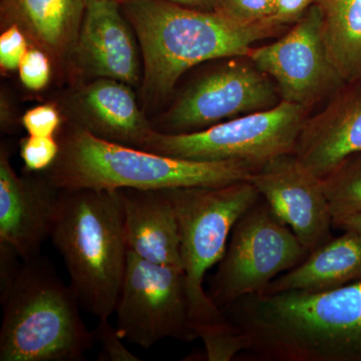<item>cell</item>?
Here are the masks:
<instances>
[{
  "label": "cell",
  "mask_w": 361,
  "mask_h": 361,
  "mask_svg": "<svg viewBox=\"0 0 361 361\" xmlns=\"http://www.w3.org/2000/svg\"><path fill=\"white\" fill-rule=\"evenodd\" d=\"M122 6L141 45L144 99L153 104L166 99L193 66L215 59L248 58L252 45L283 26L273 20L241 23L219 11L165 0H133Z\"/></svg>",
  "instance_id": "6da1fadb"
},
{
  "label": "cell",
  "mask_w": 361,
  "mask_h": 361,
  "mask_svg": "<svg viewBox=\"0 0 361 361\" xmlns=\"http://www.w3.org/2000/svg\"><path fill=\"white\" fill-rule=\"evenodd\" d=\"M47 179L56 189L172 190L250 180L257 169L237 161H201L160 155L77 127L61 142Z\"/></svg>",
  "instance_id": "7a4b0ae2"
},
{
  "label": "cell",
  "mask_w": 361,
  "mask_h": 361,
  "mask_svg": "<svg viewBox=\"0 0 361 361\" xmlns=\"http://www.w3.org/2000/svg\"><path fill=\"white\" fill-rule=\"evenodd\" d=\"M51 238L80 306L99 319H110L128 259L118 191L61 190Z\"/></svg>",
  "instance_id": "3957f363"
},
{
  "label": "cell",
  "mask_w": 361,
  "mask_h": 361,
  "mask_svg": "<svg viewBox=\"0 0 361 361\" xmlns=\"http://www.w3.org/2000/svg\"><path fill=\"white\" fill-rule=\"evenodd\" d=\"M0 300L1 361L84 360L96 342L71 285L39 255L23 259Z\"/></svg>",
  "instance_id": "277c9868"
},
{
  "label": "cell",
  "mask_w": 361,
  "mask_h": 361,
  "mask_svg": "<svg viewBox=\"0 0 361 361\" xmlns=\"http://www.w3.org/2000/svg\"><path fill=\"white\" fill-rule=\"evenodd\" d=\"M169 193L179 223L182 268L195 327L206 349L217 348L234 338L237 330L206 293L204 279L224 257L237 221L261 196L251 180L180 188Z\"/></svg>",
  "instance_id": "5b68a950"
},
{
  "label": "cell",
  "mask_w": 361,
  "mask_h": 361,
  "mask_svg": "<svg viewBox=\"0 0 361 361\" xmlns=\"http://www.w3.org/2000/svg\"><path fill=\"white\" fill-rule=\"evenodd\" d=\"M306 108L281 101L198 132L165 134L154 130L141 149L160 155L201 161H237L254 168L293 154L306 121Z\"/></svg>",
  "instance_id": "8992f818"
},
{
  "label": "cell",
  "mask_w": 361,
  "mask_h": 361,
  "mask_svg": "<svg viewBox=\"0 0 361 361\" xmlns=\"http://www.w3.org/2000/svg\"><path fill=\"white\" fill-rule=\"evenodd\" d=\"M310 255L288 226L259 200L237 221L209 296L221 310L238 299L261 294L278 275Z\"/></svg>",
  "instance_id": "52a82bcc"
},
{
  "label": "cell",
  "mask_w": 361,
  "mask_h": 361,
  "mask_svg": "<svg viewBox=\"0 0 361 361\" xmlns=\"http://www.w3.org/2000/svg\"><path fill=\"white\" fill-rule=\"evenodd\" d=\"M115 313L120 336L145 349L166 338H199L182 268L155 264L129 251Z\"/></svg>",
  "instance_id": "ba28073f"
},
{
  "label": "cell",
  "mask_w": 361,
  "mask_h": 361,
  "mask_svg": "<svg viewBox=\"0 0 361 361\" xmlns=\"http://www.w3.org/2000/svg\"><path fill=\"white\" fill-rule=\"evenodd\" d=\"M280 103V102H279ZM276 87L249 59H234L202 75L177 99L165 118L169 132H198L277 106Z\"/></svg>",
  "instance_id": "9c48e42d"
},
{
  "label": "cell",
  "mask_w": 361,
  "mask_h": 361,
  "mask_svg": "<svg viewBox=\"0 0 361 361\" xmlns=\"http://www.w3.org/2000/svg\"><path fill=\"white\" fill-rule=\"evenodd\" d=\"M248 59L276 82L282 101L306 109L329 90L346 84L327 54L322 9L316 4L283 37L252 49Z\"/></svg>",
  "instance_id": "30bf717a"
},
{
  "label": "cell",
  "mask_w": 361,
  "mask_h": 361,
  "mask_svg": "<svg viewBox=\"0 0 361 361\" xmlns=\"http://www.w3.org/2000/svg\"><path fill=\"white\" fill-rule=\"evenodd\" d=\"M250 180L278 219L290 228L310 253L330 240L334 218L323 180L294 154L267 161Z\"/></svg>",
  "instance_id": "8fae6325"
},
{
  "label": "cell",
  "mask_w": 361,
  "mask_h": 361,
  "mask_svg": "<svg viewBox=\"0 0 361 361\" xmlns=\"http://www.w3.org/2000/svg\"><path fill=\"white\" fill-rule=\"evenodd\" d=\"M61 190L49 179L20 177L4 147L0 154V242L13 246L21 259L39 255L51 237Z\"/></svg>",
  "instance_id": "7c38bea8"
},
{
  "label": "cell",
  "mask_w": 361,
  "mask_h": 361,
  "mask_svg": "<svg viewBox=\"0 0 361 361\" xmlns=\"http://www.w3.org/2000/svg\"><path fill=\"white\" fill-rule=\"evenodd\" d=\"M349 85L319 115L305 121L293 153L322 179L361 153V80Z\"/></svg>",
  "instance_id": "4fadbf2b"
},
{
  "label": "cell",
  "mask_w": 361,
  "mask_h": 361,
  "mask_svg": "<svg viewBox=\"0 0 361 361\" xmlns=\"http://www.w3.org/2000/svg\"><path fill=\"white\" fill-rule=\"evenodd\" d=\"M73 51L80 65L94 77L129 85L139 82L137 47L115 0L87 6Z\"/></svg>",
  "instance_id": "5bb4252c"
},
{
  "label": "cell",
  "mask_w": 361,
  "mask_h": 361,
  "mask_svg": "<svg viewBox=\"0 0 361 361\" xmlns=\"http://www.w3.org/2000/svg\"><path fill=\"white\" fill-rule=\"evenodd\" d=\"M118 193L128 251L155 264L182 268L179 223L169 190Z\"/></svg>",
  "instance_id": "9a60e30c"
},
{
  "label": "cell",
  "mask_w": 361,
  "mask_h": 361,
  "mask_svg": "<svg viewBox=\"0 0 361 361\" xmlns=\"http://www.w3.org/2000/svg\"><path fill=\"white\" fill-rule=\"evenodd\" d=\"M84 126L97 137L141 149L153 128L142 116L130 85L99 78L78 94Z\"/></svg>",
  "instance_id": "2e32d148"
},
{
  "label": "cell",
  "mask_w": 361,
  "mask_h": 361,
  "mask_svg": "<svg viewBox=\"0 0 361 361\" xmlns=\"http://www.w3.org/2000/svg\"><path fill=\"white\" fill-rule=\"evenodd\" d=\"M85 8V0H1V18L47 54L63 58L75 49Z\"/></svg>",
  "instance_id": "e0dca14e"
},
{
  "label": "cell",
  "mask_w": 361,
  "mask_h": 361,
  "mask_svg": "<svg viewBox=\"0 0 361 361\" xmlns=\"http://www.w3.org/2000/svg\"><path fill=\"white\" fill-rule=\"evenodd\" d=\"M361 280V237L350 231L311 252L300 264L277 277L262 293L324 292Z\"/></svg>",
  "instance_id": "ac0fdd59"
},
{
  "label": "cell",
  "mask_w": 361,
  "mask_h": 361,
  "mask_svg": "<svg viewBox=\"0 0 361 361\" xmlns=\"http://www.w3.org/2000/svg\"><path fill=\"white\" fill-rule=\"evenodd\" d=\"M331 63L346 84L361 80V0H315Z\"/></svg>",
  "instance_id": "d6986e66"
},
{
  "label": "cell",
  "mask_w": 361,
  "mask_h": 361,
  "mask_svg": "<svg viewBox=\"0 0 361 361\" xmlns=\"http://www.w3.org/2000/svg\"><path fill=\"white\" fill-rule=\"evenodd\" d=\"M322 180L334 220L361 214V153Z\"/></svg>",
  "instance_id": "ffe728a7"
},
{
  "label": "cell",
  "mask_w": 361,
  "mask_h": 361,
  "mask_svg": "<svg viewBox=\"0 0 361 361\" xmlns=\"http://www.w3.org/2000/svg\"><path fill=\"white\" fill-rule=\"evenodd\" d=\"M61 145L54 137L30 135L21 140L20 156L26 170L39 172L54 165L58 159Z\"/></svg>",
  "instance_id": "44dd1931"
},
{
  "label": "cell",
  "mask_w": 361,
  "mask_h": 361,
  "mask_svg": "<svg viewBox=\"0 0 361 361\" xmlns=\"http://www.w3.org/2000/svg\"><path fill=\"white\" fill-rule=\"evenodd\" d=\"M215 11L241 23H261L273 20L274 0H220Z\"/></svg>",
  "instance_id": "7402d4cb"
},
{
  "label": "cell",
  "mask_w": 361,
  "mask_h": 361,
  "mask_svg": "<svg viewBox=\"0 0 361 361\" xmlns=\"http://www.w3.org/2000/svg\"><path fill=\"white\" fill-rule=\"evenodd\" d=\"M18 71L26 89L32 92L44 90L51 78V63L47 52L40 49H28L18 66Z\"/></svg>",
  "instance_id": "603a6c76"
},
{
  "label": "cell",
  "mask_w": 361,
  "mask_h": 361,
  "mask_svg": "<svg viewBox=\"0 0 361 361\" xmlns=\"http://www.w3.org/2000/svg\"><path fill=\"white\" fill-rule=\"evenodd\" d=\"M94 334L96 341L102 344V353L99 356V360H141V358L126 348L123 339L118 334L116 327L111 326L109 319H99Z\"/></svg>",
  "instance_id": "cb8c5ba5"
},
{
  "label": "cell",
  "mask_w": 361,
  "mask_h": 361,
  "mask_svg": "<svg viewBox=\"0 0 361 361\" xmlns=\"http://www.w3.org/2000/svg\"><path fill=\"white\" fill-rule=\"evenodd\" d=\"M26 35L20 26H6L0 37V66L2 70L11 71L18 70L21 61L28 51Z\"/></svg>",
  "instance_id": "d4e9b609"
},
{
  "label": "cell",
  "mask_w": 361,
  "mask_h": 361,
  "mask_svg": "<svg viewBox=\"0 0 361 361\" xmlns=\"http://www.w3.org/2000/svg\"><path fill=\"white\" fill-rule=\"evenodd\" d=\"M61 123L59 111L52 104L35 106L23 116L26 132L35 137H54Z\"/></svg>",
  "instance_id": "484cf974"
},
{
  "label": "cell",
  "mask_w": 361,
  "mask_h": 361,
  "mask_svg": "<svg viewBox=\"0 0 361 361\" xmlns=\"http://www.w3.org/2000/svg\"><path fill=\"white\" fill-rule=\"evenodd\" d=\"M18 258L21 257L13 246L0 242V294L8 289L20 270L21 262Z\"/></svg>",
  "instance_id": "4316f807"
},
{
  "label": "cell",
  "mask_w": 361,
  "mask_h": 361,
  "mask_svg": "<svg viewBox=\"0 0 361 361\" xmlns=\"http://www.w3.org/2000/svg\"><path fill=\"white\" fill-rule=\"evenodd\" d=\"M315 0H274L273 20L285 25L297 21L310 9Z\"/></svg>",
  "instance_id": "83f0119b"
},
{
  "label": "cell",
  "mask_w": 361,
  "mask_h": 361,
  "mask_svg": "<svg viewBox=\"0 0 361 361\" xmlns=\"http://www.w3.org/2000/svg\"><path fill=\"white\" fill-rule=\"evenodd\" d=\"M118 4L133 1V0H115ZM178 6L190 7V8L201 9V11H215L220 0H165Z\"/></svg>",
  "instance_id": "f1b7e54d"
},
{
  "label": "cell",
  "mask_w": 361,
  "mask_h": 361,
  "mask_svg": "<svg viewBox=\"0 0 361 361\" xmlns=\"http://www.w3.org/2000/svg\"><path fill=\"white\" fill-rule=\"evenodd\" d=\"M334 228L342 231L353 232L361 237V214H353L334 220Z\"/></svg>",
  "instance_id": "f546056e"
},
{
  "label": "cell",
  "mask_w": 361,
  "mask_h": 361,
  "mask_svg": "<svg viewBox=\"0 0 361 361\" xmlns=\"http://www.w3.org/2000/svg\"><path fill=\"white\" fill-rule=\"evenodd\" d=\"M99 1H104V0H85V4H87V6L89 4H94V2Z\"/></svg>",
  "instance_id": "4dcf8cb0"
}]
</instances>
